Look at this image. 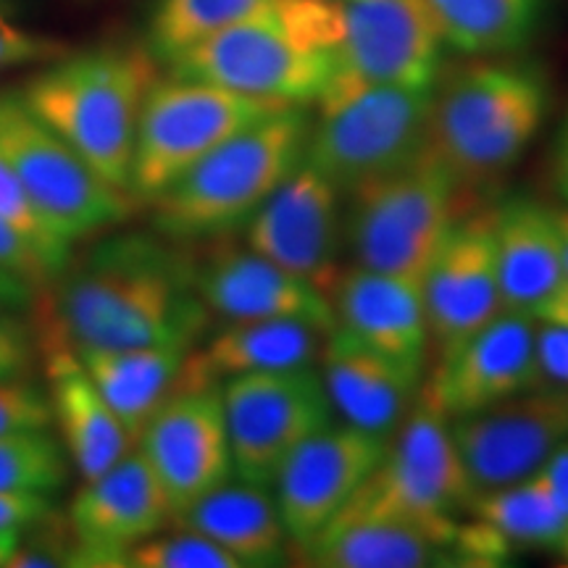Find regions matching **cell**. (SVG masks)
<instances>
[{
    "mask_svg": "<svg viewBox=\"0 0 568 568\" xmlns=\"http://www.w3.org/2000/svg\"><path fill=\"white\" fill-rule=\"evenodd\" d=\"M429 343L437 358L503 308L495 258V209L460 213L422 276Z\"/></svg>",
    "mask_w": 568,
    "mask_h": 568,
    "instance_id": "cell-19",
    "label": "cell"
},
{
    "mask_svg": "<svg viewBox=\"0 0 568 568\" xmlns=\"http://www.w3.org/2000/svg\"><path fill=\"white\" fill-rule=\"evenodd\" d=\"M537 358L545 379L568 389V326L537 318Z\"/></svg>",
    "mask_w": 568,
    "mask_h": 568,
    "instance_id": "cell-39",
    "label": "cell"
},
{
    "mask_svg": "<svg viewBox=\"0 0 568 568\" xmlns=\"http://www.w3.org/2000/svg\"><path fill=\"white\" fill-rule=\"evenodd\" d=\"M42 351H45V393L69 464L80 471L82 479L98 477L132 450L134 439L90 379L74 345L63 339L61 332L48 337Z\"/></svg>",
    "mask_w": 568,
    "mask_h": 568,
    "instance_id": "cell-24",
    "label": "cell"
},
{
    "mask_svg": "<svg viewBox=\"0 0 568 568\" xmlns=\"http://www.w3.org/2000/svg\"><path fill=\"white\" fill-rule=\"evenodd\" d=\"M174 516L234 477L222 387L182 385L155 410L138 437Z\"/></svg>",
    "mask_w": 568,
    "mask_h": 568,
    "instance_id": "cell-17",
    "label": "cell"
},
{
    "mask_svg": "<svg viewBox=\"0 0 568 568\" xmlns=\"http://www.w3.org/2000/svg\"><path fill=\"white\" fill-rule=\"evenodd\" d=\"M556 211V224L560 232V247H564V264H566V276H568V205H560Z\"/></svg>",
    "mask_w": 568,
    "mask_h": 568,
    "instance_id": "cell-46",
    "label": "cell"
},
{
    "mask_svg": "<svg viewBox=\"0 0 568 568\" xmlns=\"http://www.w3.org/2000/svg\"><path fill=\"white\" fill-rule=\"evenodd\" d=\"M122 568H243L237 558L193 529L153 535L124 552Z\"/></svg>",
    "mask_w": 568,
    "mask_h": 568,
    "instance_id": "cell-33",
    "label": "cell"
},
{
    "mask_svg": "<svg viewBox=\"0 0 568 568\" xmlns=\"http://www.w3.org/2000/svg\"><path fill=\"white\" fill-rule=\"evenodd\" d=\"M0 161L69 245L95 237L130 213L132 195L105 182L21 95L0 92Z\"/></svg>",
    "mask_w": 568,
    "mask_h": 568,
    "instance_id": "cell-9",
    "label": "cell"
},
{
    "mask_svg": "<svg viewBox=\"0 0 568 568\" xmlns=\"http://www.w3.org/2000/svg\"><path fill=\"white\" fill-rule=\"evenodd\" d=\"M343 193L311 163H301L245 224V247L295 274L332 303L345 268Z\"/></svg>",
    "mask_w": 568,
    "mask_h": 568,
    "instance_id": "cell-13",
    "label": "cell"
},
{
    "mask_svg": "<svg viewBox=\"0 0 568 568\" xmlns=\"http://www.w3.org/2000/svg\"><path fill=\"white\" fill-rule=\"evenodd\" d=\"M172 524L209 537L243 568L280 566L290 548L272 489L237 477L180 510Z\"/></svg>",
    "mask_w": 568,
    "mask_h": 568,
    "instance_id": "cell-27",
    "label": "cell"
},
{
    "mask_svg": "<svg viewBox=\"0 0 568 568\" xmlns=\"http://www.w3.org/2000/svg\"><path fill=\"white\" fill-rule=\"evenodd\" d=\"M166 69L258 101L311 109L335 77V0H274L195 42Z\"/></svg>",
    "mask_w": 568,
    "mask_h": 568,
    "instance_id": "cell-2",
    "label": "cell"
},
{
    "mask_svg": "<svg viewBox=\"0 0 568 568\" xmlns=\"http://www.w3.org/2000/svg\"><path fill=\"white\" fill-rule=\"evenodd\" d=\"M155 63L148 48H90L34 77L21 101L105 182L130 193L134 134L142 101L159 80Z\"/></svg>",
    "mask_w": 568,
    "mask_h": 568,
    "instance_id": "cell-5",
    "label": "cell"
},
{
    "mask_svg": "<svg viewBox=\"0 0 568 568\" xmlns=\"http://www.w3.org/2000/svg\"><path fill=\"white\" fill-rule=\"evenodd\" d=\"M464 184L424 148L416 159L347 193L345 245L355 266L422 280L464 213Z\"/></svg>",
    "mask_w": 568,
    "mask_h": 568,
    "instance_id": "cell-7",
    "label": "cell"
},
{
    "mask_svg": "<svg viewBox=\"0 0 568 568\" xmlns=\"http://www.w3.org/2000/svg\"><path fill=\"white\" fill-rule=\"evenodd\" d=\"M445 48L468 59L516 55L537 38L548 0H426Z\"/></svg>",
    "mask_w": 568,
    "mask_h": 568,
    "instance_id": "cell-30",
    "label": "cell"
},
{
    "mask_svg": "<svg viewBox=\"0 0 568 568\" xmlns=\"http://www.w3.org/2000/svg\"><path fill=\"white\" fill-rule=\"evenodd\" d=\"M466 516L471 524H458L453 550L468 564H495L516 550H560L568 535V508L539 471L477 495Z\"/></svg>",
    "mask_w": 568,
    "mask_h": 568,
    "instance_id": "cell-22",
    "label": "cell"
},
{
    "mask_svg": "<svg viewBox=\"0 0 568 568\" xmlns=\"http://www.w3.org/2000/svg\"><path fill=\"white\" fill-rule=\"evenodd\" d=\"M550 111L548 71L516 55L471 59L432 90L426 148L464 187L489 182L527 153Z\"/></svg>",
    "mask_w": 568,
    "mask_h": 568,
    "instance_id": "cell-3",
    "label": "cell"
},
{
    "mask_svg": "<svg viewBox=\"0 0 568 568\" xmlns=\"http://www.w3.org/2000/svg\"><path fill=\"white\" fill-rule=\"evenodd\" d=\"M539 474L550 481V487L556 489L560 500H564V506L568 508V439L552 453L548 464L539 468Z\"/></svg>",
    "mask_w": 568,
    "mask_h": 568,
    "instance_id": "cell-43",
    "label": "cell"
},
{
    "mask_svg": "<svg viewBox=\"0 0 568 568\" xmlns=\"http://www.w3.org/2000/svg\"><path fill=\"white\" fill-rule=\"evenodd\" d=\"M432 90L364 88L316 103L303 161L343 195L395 172L426 148Z\"/></svg>",
    "mask_w": 568,
    "mask_h": 568,
    "instance_id": "cell-10",
    "label": "cell"
},
{
    "mask_svg": "<svg viewBox=\"0 0 568 568\" xmlns=\"http://www.w3.org/2000/svg\"><path fill=\"white\" fill-rule=\"evenodd\" d=\"M53 514L48 495L0 493V531L30 529Z\"/></svg>",
    "mask_w": 568,
    "mask_h": 568,
    "instance_id": "cell-40",
    "label": "cell"
},
{
    "mask_svg": "<svg viewBox=\"0 0 568 568\" xmlns=\"http://www.w3.org/2000/svg\"><path fill=\"white\" fill-rule=\"evenodd\" d=\"M21 531L24 529L0 531V568H9L13 552H17L19 542H21Z\"/></svg>",
    "mask_w": 568,
    "mask_h": 568,
    "instance_id": "cell-45",
    "label": "cell"
},
{
    "mask_svg": "<svg viewBox=\"0 0 568 568\" xmlns=\"http://www.w3.org/2000/svg\"><path fill=\"white\" fill-rule=\"evenodd\" d=\"M450 550L447 539L414 524L353 521L329 527L301 556L316 568H424Z\"/></svg>",
    "mask_w": 568,
    "mask_h": 568,
    "instance_id": "cell-29",
    "label": "cell"
},
{
    "mask_svg": "<svg viewBox=\"0 0 568 568\" xmlns=\"http://www.w3.org/2000/svg\"><path fill=\"white\" fill-rule=\"evenodd\" d=\"M337 324L424 382L429 324L422 280L351 266L332 297Z\"/></svg>",
    "mask_w": 568,
    "mask_h": 568,
    "instance_id": "cell-21",
    "label": "cell"
},
{
    "mask_svg": "<svg viewBox=\"0 0 568 568\" xmlns=\"http://www.w3.org/2000/svg\"><path fill=\"white\" fill-rule=\"evenodd\" d=\"M535 318H539V322H552V324L568 326V282L558 290L556 295L550 297L548 303L542 305V308L537 311Z\"/></svg>",
    "mask_w": 568,
    "mask_h": 568,
    "instance_id": "cell-44",
    "label": "cell"
},
{
    "mask_svg": "<svg viewBox=\"0 0 568 568\" xmlns=\"http://www.w3.org/2000/svg\"><path fill=\"white\" fill-rule=\"evenodd\" d=\"M474 497L537 474L568 439V389L552 382L450 422Z\"/></svg>",
    "mask_w": 568,
    "mask_h": 568,
    "instance_id": "cell-14",
    "label": "cell"
},
{
    "mask_svg": "<svg viewBox=\"0 0 568 568\" xmlns=\"http://www.w3.org/2000/svg\"><path fill=\"white\" fill-rule=\"evenodd\" d=\"M0 266L24 276L27 282L34 284V287L51 280H59V272H55L51 261L45 258V253L3 216H0Z\"/></svg>",
    "mask_w": 568,
    "mask_h": 568,
    "instance_id": "cell-37",
    "label": "cell"
},
{
    "mask_svg": "<svg viewBox=\"0 0 568 568\" xmlns=\"http://www.w3.org/2000/svg\"><path fill=\"white\" fill-rule=\"evenodd\" d=\"M474 500L471 481L460 464L450 422L418 389L414 406L389 435L379 464L353 500L332 521H400L429 529L456 542L458 516Z\"/></svg>",
    "mask_w": 568,
    "mask_h": 568,
    "instance_id": "cell-6",
    "label": "cell"
},
{
    "mask_svg": "<svg viewBox=\"0 0 568 568\" xmlns=\"http://www.w3.org/2000/svg\"><path fill=\"white\" fill-rule=\"evenodd\" d=\"M53 426L45 389L32 379H0V435L42 432Z\"/></svg>",
    "mask_w": 568,
    "mask_h": 568,
    "instance_id": "cell-35",
    "label": "cell"
},
{
    "mask_svg": "<svg viewBox=\"0 0 568 568\" xmlns=\"http://www.w3.org/2000/svg\"><path fill=\"white\" fill-rule=\"evenodd\" d=\"M290 105L240 95L219 84L169 74L140 109L130 195L151 203L213 148Z\"/></svg>",
    "mask_w": 568,
    "mask_h": 568,
    "instance_id": "cell-8",
    "label": "cell"
},
{
    "mask_svg": "<svg viewBox=\"0 0 568 568\" xmlns=\"http://www.w3.org/2000/svg\"><path fill=\"white\" fill-rule=\"evenodd\" d=\"M55 55H61L59 42L30 30H21V27L6 21V17H0V71L48 61L55 59Z\"/></svg>",
    "mask_w": 568,
    "mask_h": 568,
    "instance_id": "cell-38",
    "label": "cell"
},
{
    "mask_svg": "<svg viewBox=\"0 0 568 568\" xmlns=\"http://www.w3.org/2000/svg\"><path fill=\"white\" fill-rule=\"evenodd\" d=\"M0 216L9 219L17 230L24 232L45 253V258L51 261L59 276L67 272L71 264V245L67 240H61L51 230V224L40 216V211L34 209L32 201L17 182V176L11 174V169L3 161H0Z\"/></svg>",
    "mask_w": 568,
    "mask_h": 568,
    "instance_id": "cell-34",
    "label": "cell"
},
{
    "mask_svg": "<svg viewBox=\"0 0 568 568\" xmlns=\"http://www.w3.org/2000/svg\"><path fill=\"white\" fill-rule=\"evenodd\" d=\"M195 284L205 308L224 322H308L332 332L335 305L318 290L284 272L251 247H222L195 264Z\"/></svg>",
    "mask_w": 568,
    "mask_h": 568,
    "instance_id": "cell-20",
    "label": "cell"
},
{
    "mask_svg": "<svg viewBox=\"0 0 568 568\" xmlns=\"http://www.w3.org/2000/svg\"><path fill=\"white\" fill-rule=\"evenodd\" d=\"M308 130V109L290 105L213 148L153 197V230L180 245L245 230L303 163Z\"/></svg>",
    "mask_w": 568,
    "mask_h": 568,
    "instance_id": "cell-4",
    "label": "cell"
},
{
    "mask_svg": "<svg viewBox=\"0 0 568 568\" xmlns=\"http://www.w3.org/2000/svg\"><path fill=\"white\" fill-rule=\"evenodd\" d=\"M34 297V284L27 282L24 276L9 272L0 266V305L11 308H27Z\"/></svg>",
    "mask_w": 568,
    "mask_h": 568,
    "instance_id": "cell-41",
    "label": "cell"
},
{
    "mask_svg": "<svg viewBox=\"0 0 568 568\" xmlns=\"http://www.w3.org/2000/svg\"><path fill=\"white\" fill-rule=\"evenodd\" d=\"M82 366L138 445L140 432L180 387L193 347H77Z\"/></svg>",
    "mask_w": 568,
    "mask_h": 568,
    "instance_id": "cell-28",
    "label": "cell"
},
{
    "mask_svg": "<svg viewBox=\"0 0 568 568\" xmlns=\"http://www.w3.org/2000/svg\"><path fill=\"white\" fill-rule=\"evenodd\" d=\"M495 258L503 308L537 316L568 282L552 205L529 195L495 205Z\"/></svg>",
    "mask_w": 568,
    "mask_h": 568,
    "instance_id": "cell-25",
    "label": "cell"
},
{
    "mask_svg": "<svg viewBox=\"0 0 568 568\" xmlns=\"http://www.w3.org/2000/svg\"><path fill=\"white\" fill-rule=\"evenodd\" d=\"M274 0H153L148 19V51L166 67L211 34L268 9Z\"/></svg>",
    "mask_w": 568,
    "mask_h": 568,
    "instance_id": "cell-31",
    "label": "cell"
},
{
    "mask_svg": "<svg viewBox=\"0 0 568 568\" xmlns=\"http://www.w3.org/2000/svg\"><path fill=\"white\" fill-rule=\"evenodd\" d=\"M6 11H9V0H0V17H6Z\"/></svg>",
    "mask_w": 568,
    "mask_h": 568,
    "instance_id": "cell-47",
    "label": "cell"
},
{
    "mask_svg": "<svg viewBox=\"0 0 568 568\" xmlns=\"http://www.w3.org/2000/svg\"><path fill=\"white\" fill-rule=\"evenodd\" d=\"M445 42L426 0H335V77L318 103L364 88H435Z\"/></svg>",
    "mask_w": 568,
    "mask_h": 568,
    "instance_id": "cell-11",
    "label": "cell"
},
{
    "mask_svg": "<svg viewBox=\"0 0 568 568\" xmlns=\"http://www.w3.org/2000/svg\"><path fill=\"white\" fill-rule=\"evenodd\" d=\"M389 437L326 424L284 460L272 493L290 545L301 552L322 537L379 464Z\"/></svg>",
    "mask_w": 568,
    "mask_h": 568,
    "instance_id": "cell-15",
    "label": "cell"
},
{
    "mask_svg": "<svg viewBox=\"0 0 568 568\" xmlns=\"http://www.w3.org/2000/svg\"><path fill=\"white\" fill-rule=\"evenodd\" d=\"M329 332L308 322H226L184 358L182 385H222L243 374L316 366Z\"/></svg>",
    "mask_w": 568,
    "mask_h": 568,
    "instance_id": "cell-26",
    "label": "cell"
},
{
    "mask_svg": "<svg viewBox=\"0 0 568 568\" xmlns=\"http://www.w3.org/2000/svg\"><path fill=\"white\" fill-rule=\"evenodd\" d=\"M174 521L166 489L145 456L132 447L109 471L84 479L69 508L77 548L69 566L122 568L124 552Z\"/></svg>",
    "mask_w": 568,
    "mask_h": 568,
    "instance_id": "cell-18",
    "label": "cell"
},
{
    "mask_svg": "<svg viewBox=\"0 0 568 568\" xmlns=\"http://www.w3.org/2000/svg\"><path fill=\"white\" fill-rule=\"evenodd\" d=\"M219 387L234 477L258 487L272 489L284 460L335 414L318 366L232 376Z\"/></svg>",
    "mask_w": 568,
    "mask_h": 568,
    "instance_id": "cell-12",
    "label": "cell"
},
{
    "mask_svg": "<svg viewBox=\"0 0 568 568\" xmlns=\"http://www.w3.org/2000/svg\"><path fill=\"white\" fill-rule=\"evenodd\" d=\"M55 316L77 347H195L211 322L195 261L174 240L140 232L92 247L63 276Z\"/></svg>",
    "mask_w": 568,
    "mask_h": 568,
    "instance_id": "cell-1",
    "label": "cell"
},
{
    "mask_svg": "<svg viewBox=\"0 0 568 568\" xmlns=\"http://www.w3.org/2000/svg\"><path fill=\"white\" fill-rule=\"evenodd\" d=\"M48 432L0 435V493L51 497L67 485L69 456Z\"/></svg>",
    "mask_w": 568,
    "mask_h": 568,
    "instance_id": "cell-32",
    "label": "cell"
},
{
    "mask_svg": "<svg viewBox=\"0 0 568 568\" xmlns=\"http://www.w3.org/2000/svg\"><path fill=\"white\" fill-rule=\"evenodd\" d=\"M316 366L332 410L345 424L382 437L400 426L424 385L339 324L324 337Z\"/></svg>",
    "mask_w": 568,
    "mask_h": 568,
    "instance_id": "cell-23",
    "label": "cell"
},
{
    "mask_svg": "<svg viewBox=\"0 0 568 568\" xmlns=\"http://www.w3.org/2000/svg\"><path fill=\"white\" fill-rule=\"evenodd\" d=\"M34 351V332L21 318V308L0 305V379H30Z\"/></svg>",
    "mask_w": 568,
    "mask_h": 568,
    "instance_id": "cell-36",
    "label": "cell"
},
{
    "mask_svg": "<svg viewBox=\"0 0 568 568\" xmlns=\"http://www.w3.org/2000/svg\"><path fill=\"white\" fill-rule=\"evenodd\" d=\"M552 182H556L558 195L568 205V111L558 126L556 145H552Z\"/></svg>",
    "mask_w": 568,
    "mask_h": 568,
    "instance_id": "cell-42",
    "label": "cell"
},
{
    "mask_svg": "<svg viewBox=\"0 0 568 568\" xmlns=\"http://www.w3.org/2000/svg\"><path fill=\"white\" fill-rule=\"evenodd\" d=\"M537 358V318L500 311L493 322L439 355L422 389L447 422L479 414L545 385Z\"/></svg>",
    "mask_w": 568,
    "mask_h": 568,
    "instance_id": "cell-16",
    "label": "cell"
}]
</instances>
